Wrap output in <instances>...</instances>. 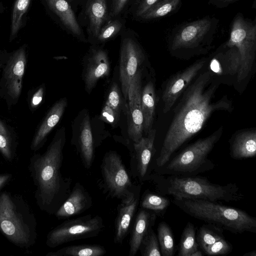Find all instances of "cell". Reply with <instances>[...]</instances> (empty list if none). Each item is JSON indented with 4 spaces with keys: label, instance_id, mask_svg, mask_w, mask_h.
I'll return each instance as SVG.
<instances>
[{
    "label": "cell",
    "instance_id": "cell-7",
    "mask_svg": "<svg viewBox=\"0 0 256 256\" xmlns=\"http://www.w3.org/2000/svg\"><path fill=\"white\" fill-rule=\"evenodd\" d=\"M102 218L87 214L68 219L51 230L47 236L46 244L56 248L64 244L98 236L104 229Z\"/></svg>",
    "mask_w": 256,
    "mask_h": 256
},
{
    "label": "cell",
    "instance_id": "cell-6",
    "mask_svg": "<svg viewBox=\"0 0 256 256\" xmlns=\"http://www.w3.org/2000/svg\"><path fill=\"white\" fill-rule=\"evenodd\" d=\"M228 48L234 47L238 54L237 79L241 82L250 72L256 50V26L238 14L233 20L230 36L226 44Z\"/></svg>",
    "mask_w": 256,
    "mask_h": 256
},
{
    "label": "cell",
    "instance_id": "cell-20",
    "mask_svg": "<svg viewBox=\"0 0 256 256\" xmlns=\"http://www.w3.org/2000/svg\"><path fill=\"white\" fill-rule=\"evenodd\" d=\"M67 106V99L64 98L50 108L34 134L31 144L32 150H37L43 146L48 136L61 119Z\"/></svg>",
    "mask_w": 256,
    "mask_h": 256
},
{
    "label": "cell",
    "instance_id": "cell-13",
    "mask_svg": "<svg viewBox=\"0 0 256 256\" xmlns=\"http://www.w3.org/2000/svg\"><path fill=\"white\" fill-rule=\"evenodd\" d=\"M110 62L108 53L102 48H92L82 60V79L86 91L90 94L100 80L108 76Z\"/></svg>",
    "mask_w": 256,
    "mask_h": 256
},
{
    "label": "cell",
    "instance_id": "cell-15",
    "mask_svg": "<svg viewBox=\"0 0 256 256\" xmlns=\"http://www.w3.org/2000/svg\"><path fill=\"white\" fill-rule=\"evenodd\" d=\"M205 64V60L195 62L174 74L167 82L162 95L163 112H168L180 96L194 78Z\"/></svg>",
    "mask_w": 256,
    "mask_h": 256
},
{
    "label": "cell",
    "instance_id": "cell-9",
    "mask_svg": "<svg viewBox=\"0 0 256 256\" xmlns=\"http://www.w3.org/2000/svg\"><path fill=\"white\" fill-rule=\"evenodd\" d=\"M144 54L138 43L131 38L122 40L119 60V76L122 92L125 100H128L130 84L134 76L141 71L140 67Z\"/></svg>",
    "mask_w": 256,
    "mask_h": 256
},
{
    "label": "cell",
    "instance_id": "cell-2",
    "mask_svg": "<svg viewBox=\"0 0 256 256\" xmlns=\"http://www.w3.org/2000/svg\"><path fill=\"white\" fill-rule=\"evenodd\" d=\"M66 142L64 127L56 132L46 151L36 156L33 166L38 202L42 210L55 214L71 192L72 180L64 176L61 167Z\"/></svg>",
    "mask_w": 256,
    "mask_h": 256
},
{
    "label": "cell",
    "instance_id": "cell-30",
    "mask_svg": "<svg viewBox=\"0 0 256 256\" xmlns=\"http://www.w3.org/2000/svg\"><path fill=\"white\" fill-rule=\"evenodd\" d=\"M158 239L162 256L174 254V242L172 230L165 222H160L158 226Z\"/></svg>",
    "mask_w": 256,
    "mask_h": 256
},
{
    "label": "cell",
    "instance_id": "cell-41",
    "mask_svg": "<svg viewBox=\"0 0 256 256\" xmlns=\"http://www.w3.org/2000/svg\"><path fill=\"white\" fill-rule=\"evenodd\" d=\"M44 87L41 86L33 95L30 104L32 108H36L42 102L44 95Z\"/></svg>",
    "mask_w": 256,
    "mask_h": 256
},
{
    "label": "cell",
    "instance_id": "cell-8",
    "mask_svg": "<svg viewBox=\"0 0 256 256\" xmlns=\"http://www.w3.org/2000/svg\"><path fill=\"white\" fill-rule=\"evenodd\" d=\"M100 171V187L108 196L122 200L131 194L135 184H132L121 156L116 151L110 150L105 154Z\"/></svg>",
    "mask_w": 256,
    "mask_h": 256
},
{
    "label": "cell",
    "instance_id": "cell-36",
    "mask_svg": "<svg viewBox=\"0 0 256 256\" xmlns=\"http://www.w3.org/2000/svg\"><path fill=\"white\" fill-rule=\"evenodd\" d=\"M122 28V24L118 20L111 21L100 29L96 38L100 42H106L116 35Z\"/></svg>",
    "mask_w": 256,
    "mask_h": 256
},
{
    "label": "cell",
    "instance_id": "cell-3",
    "mask_svg": "<svg viewBox=\"0 0 256 256\" xmlns=\"http://www.w3.org/2000/svg\"><path fill=\"white\" fill-rule=\"evenodd\" d=\"M145 180L152 182L160 194L173 198L226 202H238L244 198L236 184L220 185L196 176H180L155 172L148 174Z\"/></svg>",
    "mask_w": 256,
    "mask_h": 256
},
{
    "label": "cell",
    "instance_id": "cell-18",
    "mask_svg": "<svg viewBox=\"0 0 256 256\" xmlns=\"http://www.w3.org/2000/svg\"><path fill=\"white\" fill-rule=\"evenodd\" d=\"M212 28V20L208 17L184 24L175 34L172 42V50L193 48L198 46Z\"/></svg>",
    "mask_w": 256,
    "mask_h": 256
},
{
    "label": "cell",
    "instance_id": "cell-45",
    "mask_svg": "<svg viewBox=\"0 0 256 256\" xmlns=\"http://www.w3.org/2000/svg\"><path fill=\"white\" fill-rule=\"evenodd\" d=\"M244 256H256V251L252 250L246 252L244 254Z\"/></svg>",
    "mask_w": 256,
    "mask_h": 256
},
{
    "label": "cell",
    "instance_id": "cell-19",
    "mask_svg": "<svg viewBox=\"0 0 256 256\" xmlns=\"http://www.w3.org/2000/svg\"><path fill=\"white\" fill-rule=\"evenodd\" d=\"M92 204V200L89 192L80 182H76L54 214L58 219H68L84 212Z\"/></svg>",
    "mask_w": 256,
    "mask_h": 256
},
{
    "label": "cell",
    "instance_id": "cell-39",
    "mask_svg": "<svg viewBox=\"0 0 256 256\" xmlns=\"http://www.w3.org/2000/svg\"><path fill=\"white\" fill-rule=\"evenodd\" d=\"M160 0H142L138 8L136 14L140 16Z\"/></svg>",
    "mask_w": 256,
    "mask_h": 256
},
{
    "label": "cell",
    "instance_id": "cell-21",
    "mask_svg": "<svg viewBox=\"0 0 256 256\" xmlns=\"http://www.w3.org/2000/svg\"><path fill=\"white\" fill-rule=\"evenodd\" d=\"M156 217V214L153 212L142 208L136 214L131 227L129 256H134L136 254L143 238L152 228Z\"/></svg>",
    "mask_w": 256,
    "mask_h": 256
},
{
    "label": "cell",
    "instance_id": "cell-40",
    "mask_svg": "<svg viewBox=\"0 0 256 256\" xmlns=\"http://www.w3.org/2000/svg\"><path fill=\"white\" fill-rule=\"evenodd\" d=\"M128 0H112V16L118 14L123 10Z\"/></svg>",
    "mask_w": 256,
    "mask_h": 256
},
{
    "label": "cell",
    "instance_id": "cell-25",
    "mask_svg": "<svg viewBox=\"0 0 256 256\" xmlns=\"http://www.w3.org/2000/svg\"><path fill=\"white\" fill-rule=\"evenodd\" d=\"M156 104L154 86L149 82L142 90L141 107L144 117V132L147 134L152 128Z\"/></svg>",
    "mask_w": 256,
    "mask_h": 256
},
{
    "label": "cell",
    "instance_id": "cell-10",
    "mask_svg": "<svg viewBox=\"0 0 256 256\" xmlns=\"http://www.w3.org/2000/svg\"><path fill=\"white\" fill-rule=\"evenodd\" d=\"M71 144L75 146L84 167L90 168L94 159L96 146L87 109L80 110L72 122Z\"/></svg>",
    "mask_w": 256,
    "mask_h": 256
},
{
    "label": "cell",
    "instance_id": "cell-12",
    "mask_svg": "<svg viewBox=\"0 0 256 256\" xmlns=\"http://www.w3.org/2000/svg\"><path fill=\"white\" fill-rule=\"evenodd\" d=\"M142 71L132 80L128 92V104L126 106L128 133L134 143L142 137L144 117L141 107Z\"/></svg>",
    "mask_w": 256,
    "mask_h": 256
},
{
    "label": "cell",
    "instance_id": "cell-33",
    "mask_svg": "<svg viewBox=\"0 0 256 256\" xmlns=\"http://www.w3.org/2000/svg\"><path fill=\"white\" fill-rule=\"evenodd\" d=\"M138 250L142 256H162L158 237L152 228L143 238Z\"/></svg>",
    "mask_w": 256,
    "mask_h": 256
},
{
    "label": "cell",
    "instance_id": "cell-1",
    "mask_svg": "<svg viewBox=\"0 0 256 256\" xmlns=\"http://www.w3.org/2000/svg\"><path fill=\"white\" fill-rule=\"evenodd\" d=\"M212 76L210 71L203 72L183 92L156 160V168L165 164L178 148L202 128L214 112L232 110V102L226 98L212 101L218 85L212 82Z\"/></svg>",
    "mask_w": 256,
    "mask_h": 256
},
{
    "label": "cell",
    "instance_id": "cell-42",
    "mask_svg": "<svg viewBox=\"0 0 256 256\" xmlns=\"http://www.w3.org/2000/svg\"><path fill=\"white\" fill-rule=\"evenodd\" d=\"M10 176L8 174H0V188L5 184Z\"/></svg>",
    "mask_w": 256,
    "mask_h": 256
},
{
    "label": "cell",
    "instance_id": "cell-37",
    "mask_svg": "<svg viewBox=\"0 0 256 256\" xmlns=\"http://www.w3.org/2000/svg\"><path fill=\"white\" fill-rule=\"evenodd\" d=\"M121 94V91L117 84L113 82L108 90L104 104L120 112L123 104Z\"/></svg>",
    "mask_w": 256,
    "mask_h": 256
},
{
    "label": "cell",
    "instance_id": "cell-14",
    "mask_svg": "<svg viewBox=\"0 0 256 256\" xmlns=\"http://www.w3.org/2000/svg\"><path fill=\"white\" fill-rule=\"evenodd\" d=\"M141 186L136 185L131 194L120 200L114 222V242L121 244L129 234L140 198Z\"/></svg>",
    "mask_w": 256,
    "mask_h": 256
},
{
    "label": "cell",
    "instance_id": "cell-31",
    "mask_svg": "<svg viewBox=\"0 0 256 256\" xmlns=\"http://www.w3.org/2000/svg\"><path fill=\"white\" fill-rule=\"evenodd\" d=\"M182 0H162L154 5L140 17L151 20L162 17L169 14L178 7Z\"/></svg>",
    "mask_w": 256,
    "mask_h": 256
},
{
    "label": "cell",
    "instance_id": "cell-4",
    "mask_svg": "<svg viewBox=\"0 0 256 256\" xmlns=\"http://www.w3.org/2000/svg\"><path fill=\"white\" fill-rule=\"evenodd\" d=\"M172 202L190 216L234 234L256 232V218L240 208L215 201L174 198Z\"/></svg>",
    "mask_w": 256,
    "mask_h": 256
},
{
    "label": "cell",
    "instance_id": "cell-27",
    "mask_svg": "<svg viewBox=\"0 0 256 256\" xmlns=\"http://www.w3.org/2000/svg\"><path fill=\"white\" fill-rule=\"evenodd\" d=\"M170 204V200L168 198L147 190L140 198L139 204L140 208L153 212L157 216H160L164 214Z\"/></svg>",
    "mask_w": 256,
    "mask_h": 256
},
{
    "label": "cell",
    "instance_id": "cell-5",
    "mask_svg": "<svg viewBox=\"0 0 256 256\" xmlns=\"http://www.w3.org/2000/svg\"><path fill=\"white\" fill-rule=\"evenodd\" d=\"M222 127L205 138L187 146L165 164L156 168V173L180 176H196L212 170L215 164L208 155L220 138Z\"/></svg>",
    "mask_w": 256,
    "mask_h": 256
},
{
    "label": "cell",
    "instance_id": "cell-29",
    "mask_svg": "<svg viewBox=\"0 0 256 256\" xmlns=\"http://www.w3.org/2000/svg\"><path fill=\"white\" fill-rule=\"evenodd\" d=\"M224 230L214 224L207 223L202 226L196 232L198 246L202 250L217 240L224 238Z\"/></svg>",
    "mask_w": 256,
    "mask_h": 256
},
{
    "label": "cell",
    "instance_id": "cell-22",
    "mask_svg": "<svg viewBox=\"0 0 256 256\" xmlns=\"http://www.w3.org/2000/svg\"><path fill=\"white\" fill-rule=\"evenodd\" d=\"M256 154V130L242 131L230 142V155L234 160L252 158Z\"/></svg>",
    "mask_w": 256,
    "mask_h": 256
},
{
    "label": "cell",
    "instance_id": "cell-44",
    "mask_svg": "<svg viewBox=\"0 0 256 256\" xmlns=\"http://www.w3.org/2000/svg\"><path fill=\"white\" fill-rule=\"evenodd\" d=\"M204 255L202 252L200 250H198L192 254L191 256H202Z\"/></svg>",
    "mask_w": 256,
    "mask_h": 256
},
{
    "label": "cell",
    "instance_id": "cell-16",
    "mask_svg": "<svg viewBox=\"0 0 256 256\" xmlns=\"http://www.w3.org/2000/svg\"><path fill=\"white\" fill-rule=\"evenodd\" d=\"M146 136H142L133 144L130 161V172L132 176L144 182L148 175V169L154 152L156 130H150Z\"/></svg>",
    "mask_w": 256,
    "mask_h": 256
},
{
    "label": "cell",
    "instance_id": "cell-35",
    "mask_svg": "<svg viewBox=\"0 0 256 256\" xmlns=\"http://www.w3.org/2000/svg\"><path fill=\"white\" fill-rule=\"evenodd\" d=\"M0 152L8 160L12 158L11 138L8 129L0 118Z\"/></svg>",
    "mask_w": 256,
    "mask_h": 256
},
{
    "label": "cell",
    "instance_id": "cell-28",
    "mask_svg": "<svg viewBox=\"0 0 256 256\" xmlns=\"http://www.w3.org/2000/svg\"><path fill=\"white\" fill-rule=\"evenodd\" d=\"M198 250L196 241V228L190 222H188L184 227L180 240L178 248V256H191Z\"/></svg>",
    "mask_w": 256,
    "mask_h": 256
},
{
    "label": "cell",
    "instance_id": "cell-38",
    "mask_svg": "<svg viewBox=\"0 0 256 256\" xmlns=\"http://www.w3.org/2000/svg\"><path fill=\"white\" fill-rule=\"evenodd\" d=\"M120 116V112H117L108 104H104L100 115V118L102 120L114 126L118 122Z\"/></svg>",
    "mask_w": 256,
    "mask_h": 256
},
{
    "label": "cell",
    "instance_id": "cell-11",
    "mask_svg": "<svg viewBox=\"0 0 256 256\" xmlns=\"http://www.w3.org/2000/svg\"><path fill=\"white\" fill-rule=\"evenodd\" d=\"M0 230L16 244H28L30 231L6 193L0 196Z\"/></svg>",
    "mask_w": 256,
    "mask_h": 256
},
{
    "label": "cell",
    "instance_id": "cell-24",
    "mask_svg": "<svg viewBox=\"0 0 256 256\" xmlns=\"http://www.w3.org/2000/svg\"><path fill=\"white\" fill-rule=\"evenodd\" d=\"M86 12L88 18L90 34L96 38L108 18L106 0H88Z\"/></svg>",
    "mask_w": 256,
    "mask_h": 256
},
{
    "label": "cell",
    "instance_id": "cell-34",
    "mask_svg": "<svg viewBox=\"0 0 256 256\" xmlns=\"http://www.w3.org/2000/svg\"><path fill=\"white\" fill-rule=\"evenodd\" d=\"M232 244L224 238H222L202 250L208 256L226 255L232 252Z\"/></svg>",
    "mask_w": 256,
    "mask_h": 256
},
{
    "label": "cell",
    "instance_id": "cell-32",
    "mask_svg": "<svg viewBox=\"0 0 256 256\" xmlns=\"http://www.w3.org/2000/svg\"><path fill=\"white\" fill-rule=\"evenodd\" d=\"M30 0H15L12 10L10 40L16 36L22 24L23 17L26 12Z\"/></svg>",
    "mask_w": 256,
    "mask_h": 256
},
{
    "label": "cell",
    "instance_id": "cell-43",
    "mask_svg": "<svg viewBox=\"0 0 256 256\" xmlns=\"http://www.w3.org/2000/svg\"><path fill=\"white\" fill-rule=\"evenodd\" d=\"M238 0H216V4L222 5V6H227Z\"/></svg>",
    "mask_w": 256,
    "mask_h": 256
},
{
    "label": "cell",
    "instance_id": "cell-26",
    "mask_svg": "<svg viewBox=\"0 0 256 256\" xmlns=\"http://www.w3.org/2000/svg\"><path fill=\"white\" fill-rule=\"evenodd\" d=\"M106 253L104 247L96 244L69 246L56 252H49L50 256H102Z\"/></svg>",
    "mask_w": 256,
    "mask_h": 256
},
{
    "label": "cell",
    "instance_id": "cell-23",
    "mask_svg": "<svg viewBox=\"0 0 256 256\" xmlns=\"http://www.w3.org/2000/svg\"><path fill=\"white\" fill-rule=\"evenodd\" d=\"M64 26L74 36L82 37V32L70 6L66 0H46Z\"/></svg>",
    "mask_w": 256,
    "mask_h": 256
},
{
    "label": "cell",
    "instance_id": "cell-17",
    "mask_svg": "<svg viewBox=\"0 0 256 256\" xmlns=\"http://www.w3.org/2000/svg\"><path fill=\"white\" fill-rule=\"evenodd\" d=\"M26 62V48L23 46L10 56L4 69V87L14 100H18L20 95Z\"/></svg>",
    "mask_w": 256,
    "mask_h": 256
},
{
    "label": "cell",
    "instance_id": "cell-46",
    "mask_svg": "<svg viewBox=\"0 0 256 256\" xmlns=\"http://www.w3.org/2000/svg\"></svg>",
    "mask_w": 256,
    "mask_h": 256
}]
</instances>
